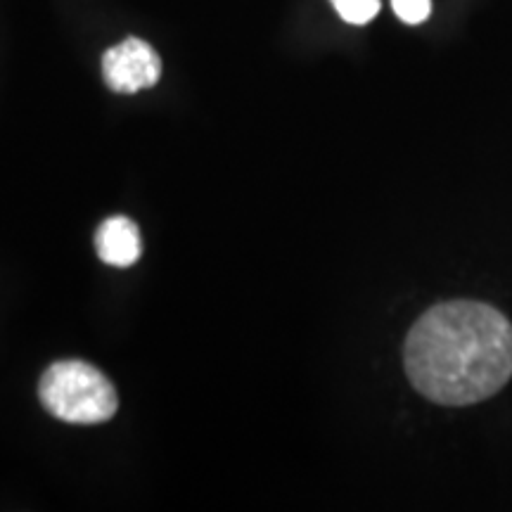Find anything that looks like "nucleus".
<instances>
[{
	"mask_svg": "<svg viewBox=\"0 0 512 512\" xmlns=\"http://www.w3.org/2000/svg\"><path fill=\"white\" fill-rule=\"evenodd\" d=\"M418 392L439 406H472L512 377V323L482 302H444L422 313L403 347Z\"/></svg>",
	"mask_w": 512,
	"mask_h": 512,
	"instance_id": "1",
	"label": "nucleus"
},
{
	"mask_svg": "<svg viewBox=\"0 0 512 512\" xmlns=\"http://www.w3.org/2000/svg\"><path fill=\"white\" fill-rule=\"evenodd\" d=\"M38 399L50 415L69 425H100L119 408L114 384L86 361L53 363L38 382Z\"/></svg>",
	"mask_w": 512,
	"mask_h": 512,
	"instance_id": "2",
	"label": "nucleus"
},
{
	"mask_svg": "<svg viewBox=\"0 0 512 512\" xmlns=\"http://www.w3.org/2000/svg\"><path fill=\"white\" fill-rule=\"evenodd\" d=\"M102 76L114 93H138L152 88L162 76V60L150 43L126 38L102 55Z\"/></svg>",
	"mask_w": 512,
	"mask_h": 512,
	"instance_id": "3",
	"label": "nucleus"
},
{
	"mask_svg": "<svg viewBox=\"0 0 512 512\" xmlns=\"http://www.w3.org/2000/svg\"><path fill=\"white\" fill-rule=\"evenodd\" d=\"M95 252L105 264L126 268L143 256L140 228L126 216H112L95 230Z\"/></svg>",
	"mask_w": 512,
	"mask_h": 512,
	"instance_id": "4",
	"label": "nucleus"
},
{
	"mask_svg": "<svg viewBox=\"0 0 512 512\" xmlns=\"http://www.w3.org/2000/svg\"><path fill=\"white\" fill-rule=\"evenodd\" d=\"M332 5L344 22L356 24V27L368 24L380 12V0H332Z\"/></svg>",
	"mask_w": 512,
	"mask_h": 512,
	"instance_id": "5",
	"label": "nucleus"
},
{
	"mask_svg": "<svg viewBox=\"0 0 512 512\" xmlns=\"http://www.w3.org/2000/svg\"><path fill=\"white\" fill-rule=\"evenodd\" d=\"M396 17L406 24H422L432 12V0H392Z\"/></svg>",
	"mask_w": 512,
	"mask_h": 512,
	"instance_id": "6",
	"label": "nucleus"
}]
</instances>
